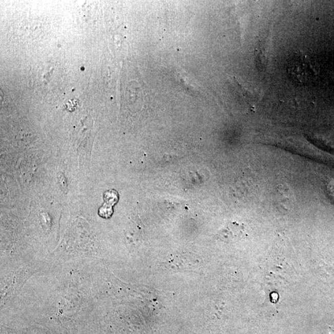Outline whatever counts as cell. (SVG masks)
Segmentation results:
<instances>
[{"label": "cell", "mask_w": 334, "mask_h": 334, "mask_svg": "<svg viewBox=\"0 0 334 334\" xmlns=\"http://www.w3.org/2000/svg\"><path fill=\"white\" fill-rule=\"evenodd\" d=\"M105 204L99 208L98 214L103 218L109 219L113 214V206L118 201V193L115 191H108L104 194Z\"/></svg>", "instance_id": "obj_3"}, {"label": "cell", "mask_w": 334, "mask_h": 334, "mask_svg": "<svg viewBox=\"0 0 334 334\" xmlns=\"http://www.w3.org/2000/svg\"><path fill=\"white\" fill-rule=\"evenodd\" d=\"M288 72L292 79L300 85H307L316 78L319 66L314 59L303 51L295 53L288 65Z\"/></svg>", "instance_id": "obj_1"}, {"label": "cell", "mask_w": 334, "mask_h": 334, "mask_svg": "<svg viewBox=\"0 0 334 334\" xmlns=\"http://www.w3.org/2000/svg\"><path fill=\"white\" fill-rule=\"evenodd\" d=\"M275 201L277 205L282 211L291 210L295 202L293 192L287 184H279L276 192Z\"/></svg>", "instance_id": "obj_2"}]
</instances>
